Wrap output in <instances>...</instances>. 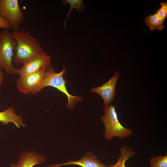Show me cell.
Here are the masks:
<instances>
[{"label": "cell", "instance_id": "obj_1", "mask_svg": "<svg viewBox=\"0 0 167 167\" xmlns=\"http://www.w3.org/2000/svg\"><path fill=\"white\" fill-rule=\"evenodd\" d=\"M11 33L17 42L12 58V62L15 65L20 63L23 64L45 52L42 50L37 39L28 31L18 30Z\"/></svg>", "mask_w": 167, "mask_h": 167}, {"label": "cell", "instance_id": "obj_2", "mask_svg": "<svg viewBox=\"0 0 167 167\" xmlns=\"http://www.w3.org/2000/svg\"><path fill=\"white\" fill-rule=\"evenodd\" d=\"M66 72V70L64 66L62 71L56 73L51 64H50L47 68L44 78L35 87L31 94H35L46 87H53L66 96L68 102L66 104V108L71 110H72L75 105L77 102L82 101L83 98L80 96L71 95L68 92L66 86L67 81L63 78Z\"/></svg>", "mask_w": 167, "mask_h": 167}, {"label": "cell", "instance_id": "obj_3", "mask_svg": "<svg viewBox=\"0 0 167 167\" xmlns=\"http://www.w3.org/2000/svg\"><path fill=\"white\" fill-rule=\"evenodd\" d=\"M104 111V115L101 116V119L105 126L104 137L106 139L110 140L114 136L120 139L131 136L132 130L125 127L119 122L115 106L111 105L105 106Z\"/></svg>", "mask_w": 167, "mask_h": 167}, {"label": "cell", "instance_id": "obj_4", "mask_svg": "<svg viewBox=\"0 0 167 167\" xmlns=\"http://www.w3.org/2000/svg\"><path fill=\"white\" fill-rule=\"evenodd\" d=\"M17 42L7 29L0 33V70L4 68L6 72L15 74V68L12 64V58Z\"/></svg>", "mask_w": 167, "mask_h": 167}, {"label": "cell", "instance_id": "obj_5", "mask_svg": "<svg viewBox=\"0 0 167 167\" xmlns=\"http://www.w3.org/2000/svg\"><path fill=\"white\" fill-rule=\"evenodd\" d=\"M0 17L6 19L14 31L24 21V13L17 0H0Z\"/></svg>", "mask_w": 167, "mask_h": 167}, {"label": "cell", "instance_id": "obj_6", "mask_svg": "<svg viewBox=\"0 0 167 167\" xmlns=\"http://www.w3.org/2000/svg\"><path fill=\"white\" fill-rule=\"evenodd\" d=\"M47 67H43L33 73L20 76L17 80L16 84L19 92L26 94H31L44 78Z\"/></svg>", "mask_w": 167, "mask_h": 167}, {"label": "cell", "instance_id": "obj_7", "mask_svg": "<svg viewBox=\"0 0 167 167\" xmlns=\"http://www.w3.org/2000/svg\"><path fill=\"white\" fill-rule=\"evenodd\" d=\"M51 62L50 57L45 52L25 63L21 68H16L15 74L22 76L33 73L47 67Z\"/></svg>", "mask_w": 167, "mask_h": 167}, {"label": "cell", "instance_id": "obj_8", "mask_svg": "<svg viewBox=\"0 0 167 167\" xmlns=\"http://www.w3.org/2000/svg\"><path fill=\"white\" fill-rule=\"evenodd\" d=\"M119 76V72H116L107 82L100 86L91 88V92L97 93L101 97L105 106L111 105L115 95V86Z\"/></svg>", "mask_w": 167, "mask_h": 167}, {"label": "cell", "instance_id": "obj_9", "mask_svg": "<svg viewBox=\"0 0 167 167\" xmlns=\"http://www.w3.org/2000/svg\"><path fill=\"white\" fill-rule=\"evenodd\" d=\"M161 7L153 14L146 16L145 23L151 31L162 30L165 28L164 22L167 16V2L161 3Z\"/></svg>", "mask_w": 167, "mask_h": 167}, {"label": "cell", "instance_id": "obj_10", "mask_svg": "<svg viewBox=\"0 0 167 167\" xmlns=\"http://www.w3.org/2000/svg\"><path fill=\"white\" fill-rule=\"evenodd\" d=\"M47 157L36 152L35 151L29 152L22 151L20 159L16 165L11 163L10 167H33L36 165H40L46 161Z\"/></svg>", "mask_w": 167, "mask_h": 167}, {"label": "cell", "instance_id": "obj_11", "mask_svg": "<svg viewBox=\"0 0 167 167\" xmlns=\"http://www.w3.org/2000/svg\"><path fill=\"white\" fill-rule=\"evenodd\" d=\"M76 165L81 167H107L104 164L101 162L96 158V156L92 152L86 153L79 160L70 161L67 162L62 163H56L51 165H45L46 167H59L70 165Z\"/></svg>", "mask_w": 167, "mask_h": 167}, {"label": "cell", "instance_id": "obj_12", "mask_svg": "<svg viewBox=\"0 0 167 167\" xmlns=\"http://www.w3.org/2000/svg\"><path fill=\"white\" fill-rule=\"evenodd\" d=\"M15 109L11 107L7 108L2 112H0V122L4 125L9 122L14 124L18 128L25 127V124L22 118V115H19L15 112Z\"/></svg>", "mask_w": 167, "mask_h": 167}, {"label": "cell", "instance_id": "obj_13", "mask_svg": "<svg viewBox=\"0 0 167 167\" xmlns=\"http://www.w3.org/2000/svg\"><path fill=\"white\" fill-rule=\"evenodd\" d=\"M135 152L133 150L128 147H122L120 150V156L117 162L112 165L113 167H126L125 163L126 161L131 156L135 155Z\"/></svg>", "mask_w": 167, "mask_h": 167}, {"label": "cell", "instance_id": "obj_14", "mask_svg": "<svg viewBox=\"0 0 167 167\" xmlns=\"http://www.w3.org/2000/svg\"><path fill=\"white\" fill-rule=\"evenodd\" d=\"M61 2L64 5L69 4L71 6L67 13L66 20L63 24V27L65 28L70 13L72 9L75 8L78 12L81 13L83 12L85 6L84 5V2L82 0H63L61 1Z\"/></svg>", "mask_w": 167, "mask_h": 167}, {"label": "cell", "instance_id": "obj_15", "mask_svg": "<svg viewBox=\"0 0 167 167\" xmlns=\"http://www.w3.org/2000/svg\"><path fill=\"white\" fill-rule=\"evenodd\" d=\"M150 167H167V156L152 157L150 160Z\"/></svg>", "mask_w": 167, "mask_h": 167}, {"label": "cell", "instance_id": "obj_16", "mask_svg": "<svg viewBox=\"0 0 167 167\" xmlns=\"http://www.w3.org/2000/svg\"><path fill=\"white\" fill-rule=\"evenodd\" d=\"M11 28L10 23L4 18L0 17V28L7 29Z\"/></svg>", "mask_w": 167, "mask_h": 167}, {"label": "cell", "instance_id": "obj_17", "mask_svg": "<svg viewBox=\"0 0 167 167\" xmlns=\"http://www.w3.org/2000/svg\"><path fill=\"white\" fill-rule=\"evenodd\" d=\"M3 72L0 70V86L2 84L3 79Z\"/></svg>", "mask_w": 167, "mask_h": 167}, {"label": "cell", "instance_id": "obj_18", "mask_svg": "<svg viewBox=\"0 0 167 167\" xmlns=\"http://www.w3.org/2000/svg\"><path fill=\"white\" fill-rule=\"evenodd\" d=\"M107 167H113L112 166V165H109L107 166Z\"/></svg>", "mask_w": 167, "mask_h": 167}]
</instances>
